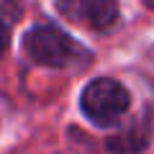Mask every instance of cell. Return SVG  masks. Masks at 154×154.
Instances as JSON below:
<instances>
[{
	"mask_svg": "<svg viewBox=\"0 0 154 154\" xmlns=\"http://www.w3.org/2000/svg\"><path fill=\"white\" fill-rule=\"evenodd\" d=\"M8 41H11V33H8V26H5V23H0V57L5 54V49H8Z\"/></svg>",
	"mask_w": 154,
	"mask_h": 154,
	"instance_id": "cell-4",
	"label": "cell"
},
{
	"mask_svg": "<svg viewBox=\"0 0 154 154\" xmlns=\"http://www.w3.org/2000/svg\"><path fill=\"white\" fill-rule=\"evenodd\" d=\"M128 103V90L121 82H116L110 77H100L93 80L88 88L80 95V105H82V113L88 116L90 121L100 123V126H108V123L118 121L123 113H126Z\"/></svg>",
	"mask_w": 154,
	"mask_h": 154,
	"instance_id": "cell-1",
	"label": "cell"
},
{
	"mask_svg": "<svg viewBox=\"0 0 154 154\" xmlns=\"http://www.w3.org/2000/svg\"><path fill=\"white\" fill-rule=\"evenodd\" d=\"M75 13H80L82 21L93 28H110L118 18V5L110 0H85L75 8Z\"/></svg>",
	"mask_w": 154,
	"mask_h": 154,
	"instance_id": "cell-3",
	"label": "cell"
},
{
	"mask_svg": "<svg viewBox=\"0 0 154 154\" xmlns=\"http://www.w3.org/2000/svg\"><path fill=\"white\" fill-rule=\"evenodd\" d=\"M146 8H152V11H154V0H146Z\"/></svg>",
	"mask_w": 154,
	"mask_h": 154,
	"instance_id": "cell-5",
	"label": "cell"
},
{
	"mask_svg": "<svg viewBox=\"0 0 154 154\" xmlns=\"http://www.w3.org/2000/svg\"><path fill=\"white\" fill-rule=\"evenodd\" d=\"M23 49L33 62L46 67H64L77 57V46L57 26H38L26 33Z\"/></svg>",
	"mask_w": 154,
	"mask_h": 154,
	"instance_id": "cell-2",
	"label": "cell"
}]
</instances>
